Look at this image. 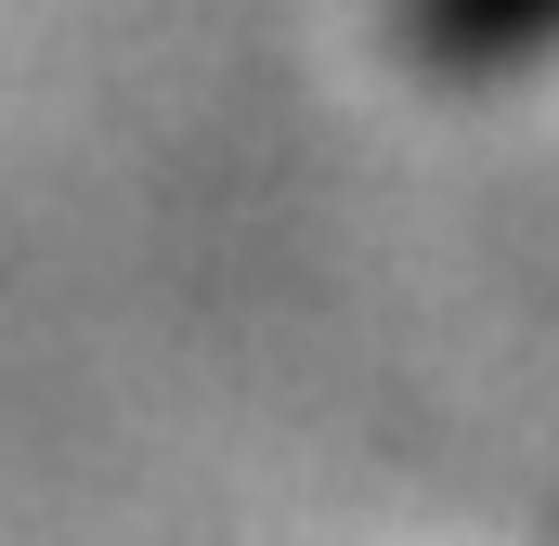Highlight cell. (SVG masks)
I'll return each mask as SVG.
<instances>
[{"label":"cell","mask_w":559,"mask_h":546,"mask_svg":"<svg viewBox=\"0 0 559 546\" xmlns=\"http://www.w3.org/2000/svg\"><path fill=\"white\" fill-rule=\"evenodd\" d=\"M404 52L442 79L534 66V52H559V0H404Z\"/></svg>","instance_id":"cell-1"}]
</instances>
